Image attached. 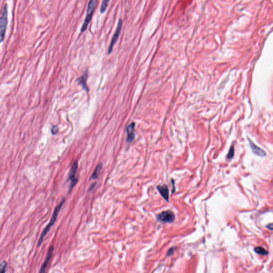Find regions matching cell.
I'll list each match as a JSON object with an SVG mask.
<instances>
[{"instance_id":"obj_1","label":"cell","mask_w":273,"mask_h":273,"mask_svg":"<svg viewBox=\"0 0 273 273\" xmlns=\"http://www.w3.org/2000/svg\"><path fill=\"white\" fill-rule=\"evenodd\" d=\"M65 198H64L62 200L60 203L58 204V206H57L54 209V212L53 213V215H52L51 219L50 221L49 222V224H48L47 226L45 227V228L43 229V232L42 233L41 236L39 238V241H38V247L41 246L42 243L43 242L44 238L47 233H48V232L50 229L51 227L53 226V225L54 224V223H55L56 221L58 215H59V212L60 211V210L62 209V206H63L64 203H65Z\"/></svg>"},{"instance_id":"obj_19","label":"cell","mask_w":273,"mask_h":273,"mask_svg":"<svg viewBox=\"0 0 273 273\" xmlns=\"http://www.w3.org/2000/svg\"><path fill=\"white\" fill-rule=\"evenodd\" d=\"M267 227L271 230H273V224H268Z\"/></svg>"},{"instance_id":"obj_5","label":"cell","mask_w":273,"mask_h":273,"mask_svg":"<svg viewBox=\"0 0 273 273\" xmlns=\"http://www.w3.org/2000/svg\"><path fill=\"white\" fill-rule=\"evenodd\" d=\"M77 168H78V162L77 161H74L72 165L71 169L70 170L69 174V179L71 181L69 186V192L71 191V189L74 187V186L77 183V179L75 177V174H76Z\"/></svg>"},{"instance_id":"obj_10","label":"cell","mask_w":273,"mask_h":273,"mask_svg":"<svg viewBox=\"0 0 273 273\" xmlns=\"http://www.w3.org/2000/svg\"><path fill=\"white\" fill-rule=\"evenodd\" d=\"M249 141L251 148L253 152V153L255 154H256V155L258 156H264L266 155L265 152L264 150H262L261 148H259V147L256 146L251 141H250V140H249Z\"/></svg>"},{"instance_id":"obj_12","label":"cell","mask_w":273,"mask_h":273,"mask_svg":"<svg viewBox=\"0 0 273 273\" xmlns=\"http://www.w3.org/2000/svg\"><path fill=\"white\" fill-rule=\"evenodd\" d=\"M102 168H103V164L102 163H100L97 165V166L95 168L94 172H93V174H92L91 178L92 179H96L98 177V176H99V174L100 173V171H101V169H102Z\"/></svg>"},{"instance_id":"obj_17","label":"cell","mask_w":273,"mask_h":273,"mask_svg":"<svg viewBox=\"0 0 273 273\" xmlns=\"http://www.w3.org/2000/svg\"><path fill=\"white\" fill-rule=\"evenodd\" d=\"M59 132V127L57 126H53L51 129V133L53 135H56Z\"/></svg>"},{"instance_id":"obj_13","label":"cell","mask_w":273,"mask_h":273,"mask_svg":"<svg viewBox=\"0 0 273 273\" xmlns=\"http://www.w3.org/2000/svg\"><path fill=\"white\" fill-rule=\"evenodd\" d=\"M110 0H103L101 3V7L100 8V12L101 13H104L106 11L107 9L109 6Z\"/></svg>"},{"instance_id":"obj_15","label":"cell","mask_w":273,"mask_h":273,"mask_svg":"<svg viewBox=\"0 0 273 273\" xmlns=\"http://www.w3.org/2000/svg\"><path fill=\"white\" fill-rule=\"evenodd\" d=\"M7 267V264L6 262L3 261L1 264V273H4L6 271V269Z\"/></svg>"},{"instance_id":"obj_20","label":"cell","mask_w":273,"mask_h":273,"mask_svg":"<svg viewBox=\"0 0 273 273\" xmlns=\"http://www.w3.org/2000/svg\"><path fill=\"white\" fill-rule=\"evenodd\" d=\"M174 252V249L172 248V249H170L169 250V251H168V254L170 256V255H171V254L173 253Z\"/></svg>"},{"instance_id":"obj_14","label":"cell","mask_w":273,"mask_h":273,"mask_svg":"<svg viewBox=\"0 0 273 273\" xmlns=\"http://www.w3.org/2000/svg\"><path fill=\"white\" fill-rule=\"evenodd\" d=\"M254 251L259 254L261 255H267L268 254L267 251L262 247H257L254 249Z\"/></svg>"},{"instance_id":"obj_4","label":"cell","mask_w":273,"mask_h":273,"mask_svg":"<svg viewBox=\"0 0 273 273\" xmlns=\"http://www.w3.org/2000/svg\"><path fill=\"white\" fill-rule=\"evenodd\" d=\"M122 25H123V21L121 19H120L118 21L116 30L114 33V35L113 36L112 39V40L110 42V45L109 47V50H108V54H110L112 53L114 45L116 44V42L118 41L120 34H121V32Z\"/></svg>"},{"instance_id":"obj_2","label":"cell","mask_w":273,"mask_h":273,"mask_svg":"<svg viewBox=\"0 0 273 273\" xmlns=\"http://www.w3.org/2000/svg\"><path fill=\"white\" fill-rule=\"evenodd\" d=\"M97 3L98 0H90L89 2L88 8L86 10V16L84 19V23L81 28L80 32L81 33L85 32L88 28L89 24L91 21L92 16L94 15V12L97 5Z\"/></svg>"},{"instance_id":"obj_7","label":"cell","mask_w":273,"mask_h":273,"mask_svg":"<svg viewBox=\"0 0 273 273\" xmlns=\"http://www.w3.org/2000/svg\"><path fill=\"white\" fill-rule=\"evenodd\" d=\"M53 250H54L53 247V246L50 247L49 251H48V254H47L46 258H45V261H44V263H43V265L42 266L41 268L40 271H39L40 273H44L45 272V270L47 269V267H48V266L49 265V262L50 261L52 256H53Z\"/></svg>"},{"instance_id":"obj_3","label":"cell","mask_w":273,"mask_h":273,"mask_svg":"<svg viewBox=\"0 0 273 273\" xmlns=\"http://www.w3.org/2000/svg\"><path fill=\"white\" fill-rule=\"evenodd\" d=\"M8 4H6L3 9L0 18V39L1 42L4 41L8 25Z\"/></svg>"},{"instance_id":"obj_11","label":"cell","mask_w":273,"mask_h":273,"mask_svg":"<svg viewBox=\"0 0 273 273\" xmlns=\"http://www.w3.org/2000/svg\"><path fill=\"white\" fill-rule=\"evenodd\" d=\"M158 191H159L160 193L163 197L165 200L168 201L169 200V193L168 188L167 186L163 185L162 186H159L157 187Z\"/></svg>"},{"instance_id":"obj_8","label":"cell","mask_w":273,"mask_h":273,"mask_svg":"<svg viewBox=\"0 0 273 273\" xmlns=\"http://www.w3.org/2000/svg\"><path fill=\"white\" fill-rule=\"evenodd\" d=\"M135 123H131L127 127V141L131 142L135 138Z\"/></svg>"},{"instance_id":"obj_16","label":"cell","mask_w":273,"mask_h":273,"mask_svg":"<svg viewBox=\"0 0 273 273\" xmlns=\"http://www.w3.org/2000/svg\"><path fill=\"white\" fill-rule=\"evenodd\" d=\"M234 155V147L232 146V147L230 148L229 151L228 152V155H227V157L228 159H232Z\"/></svg>"},{"instance_id":"obj_18","label":"cell","mask_w":273,"mask_h":273,"mask_svg":"<svg viewBox=\"0 0 273 273\" xmlns=\"http://www.w3.org/2000/svg\"><path fill=\"white\" fill-rule=\"evenodd\" d=\"M95 185H96V183H95L93 184H92L90 186V187H89V191H91L92 190H93L95 188Z\"/></svg>"},{"instance_id":"obj_9","label":"cell","mask_w":273,"mask_h":273,"mask_svg":"<svg viewBox=\"0 0 273 273\" xmlns=\"http://www.w3.org/2000/svg\"><path fill=\"white\" fill-rule=\"evenodd\" d=\"M88 71H86V73H85L84 75H82V76L80 77L77 79L76 81L77 83H78L79 84H80L81 86L82 87L83 89L86 92H89V90L88 86H87V84H86V82H87V80H88Z\"/></svg>"},{"instance_id":"obj_6","label":"cell","mask_w":273,"mask_h":273,"mask_svg":"<svg viewBox=\"0 0 273 273\" xmlns=\"http://www.w3.org/2000/svg\"><path fill=\"white\" fill-rule=\"evenodd\" d=\"M157 219L163 223H172L175 219V215L170 210L162 212L157 215Z\"/></svg>"}]
</instances>
